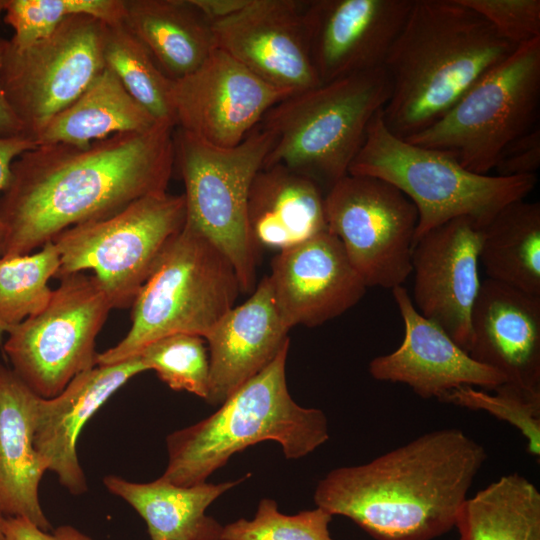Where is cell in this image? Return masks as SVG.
I'll return each instance as SVG.
<instances>
[{
    "label": "cell",
    "mask_w": 540,
    "mask_h": 540,
    "mask_svg": "<svg viewBox=\"0 0 540 540\" xmlns=\"http://www.w3.org/2000/svg\"><path fill=\"white\" fill-rule=\"evenodd\" d=\"M175 127L158 122L88 146L37 145L12 164L0 194V258L32 253L64 230L167 190Z\"/></svg>",
    "instance_id": "1"
},
{
    "label": "cell",
    "mask_w": 540,
    "mask_h": 540,
    "mask_svg": "<svg viewBox=\"0 0 540 540\" xmlns=\"http://www.w3.org/2000/svg\"><path fill=\"white\" fill-rule=\"evenodd\" d=\"M487 456L461 429L429 431L367 463L329 471L314 501L375 540H432L454 527Z\"/></svg>",
    "instance_id": "2"
},
{
    "label": "cell",
    "mask_w": 540,
    "mask_h": 540,
    "mask_svg": "<svg viewBox=\"0 0 540 540\" xmlns=\"http://www.w3.org/2000/svg\"><path fill=\"white\" fill-rule=\"evenodd\" d=\"M516 48L460 0H413L383 65L384 125L401 139L427 129Z\"/></svg>",
    "instance_id": "3"
},
{
    "label": "cell",
    "mask_w": 540,
    "mask_h": 540,
    "mask_svg": "<svg viewBox=\"0 0 540 540\" xmlns=\"http://www.w3.org/2000/svg\"><path fill=\"white\" fill-rule=\"evenodd\" d=\"M289 344L209 417L166 438L168 464L161 477L178 486L206 482L230 457L275 441L288 459L302 458L329 439L325 413L291 397L286 381Z\"/></svg>",
    "instance_id": "4"
},
{
    "label": "cell",
    "mask_w": 540,
    "mask_h": 540,
    "mask_svg": "<svg viewBox=\"0 0 540 540\" xmlns=\"http://www.w3.org/2000/svg\"><path fill=\"white\" fill-rule=\"evenodd\" d=\"M390 91L382 67L284 98L259 123L274 136L262 168L283 165L327 192L348 174L371 119L385 106Z\"/></svg>",
    "instance_id": "5"
},
{
    "label": "cell",
    "mask_w": 540,
    "mask_h": 540,
    "mask_svg": "<svg viewBox=\"0 0 540 540\" xmlns=\"http://www.w3.org/2000/svg\"><path fill=\"white\" fill-rule=\"evenodd\" d=\"M381 110L371 119L348 174L376 177L403 192L418 211L415 241L458 217H469L483 228L501 209L523 200L535 188L536 175L477 174L449 151L393 135L384 125Z\"/></svg>",
    "instance_id": "6"
},
{
    "label": "cell",
    "mask_w": 540,
    "mask_h": 540,
    "mask_svg": "<svg viewBox=\"0 0 540 540\" xmlns=\"http://www.w3.org/2000/svg\"><path fill=\"white\" fill-rule=\"evenodd\" d=\"M240 293L229 259L186 220L134 299L128 333L98 353L96 365L137 356L148 344L173 334L205 338Z\"/></svg>",
    "instance_id": "7"
},
{
    "label": "cell",
    "mask_w": 540,
    "mask_h": 540,
    "mask_svg": "<svg viewBox=\"0 0 540 540\" xmlns=\"http://www.w3.org/2000/svg\"><path fill=\"white\" fill-rule=\"evenodd\" d=\"M175 162L184 182L187 221L233 265L242 293L256 287L258 251L247 223L251 183L274 144L259 124L238 145L221 148L175 128Z\"/></svg>",
    "instance_id": "8"
},
{
    "label": "cell",
    "mask_w": 540,
    "mask_h": 540,
    "mask_svg": "<svg viewBox=\"0 0 540 540\" xmlns=\"http://www.w3.org/2000/svg\"><path fill=\"white\" fill-rule=\"evenodd\" d=\"M540 37L519 45L436 123L404 139L454 154L471 172L489 174L503 149L539 125Z\"/></svg>",
    "instance_id": "9"
},
{
    "label": "cell",
    "mask_w": 540,
    "mask_h": 540,
    "mask_svg": "<svg viewBox=\"0 0 540 540\" xmlns=\"http://www.w3.org/2000/svg\"><path fill=\"white\" fill-rule=\"evenodd\" d=\"M186 219L184 194L165 190L103 219L70 227L52 241L60 255L55 277L93 270L113 308H129Z\"/></svg>",
    "instance_id": "10"
},
{
    "label": "cell",
    "mask_w": 540,
    "mask_h": 540,
    "mask_svg": "<svg viewBox=\"0 0 540 540\" xmlns=\"http://www.w3.org/2000/svg\"><path fill=\"white\" fill-rule=\"evenodd\" d=\"M111 309L94 276L61 277L45 308L8 331L4 351L12 370L39 397H55L96 366V337Z\"/></svg>",
    "instance_id": "11"
},
{
    "label": "cell",
    "mask_w": 540,
    "mask_h": 540,
    "mask_svg": "<svg viewBox=\"0 0 540 540\" xmlns=\"http://www.w3.org/2000/svg\"><path fill=\"white\" fill-rule=\"evenodd\" d=\"M106 29L99 19L73 15L29 46L16 47L7 40L0 78L26 138L35 141L105 69Z\"/></svg>",
    "instance_id": "12"
},
{
    "label": "cell",
    "mask_w": 540,
    "mask_h": 540,
    "mask_svg": "<svg viewBox=\"0 0 540 540\" xmlns=\"http://www.w3.org/2000/svg\"><path fill=\"white\" fill-rule=\"evenodd\" d=\"M328 231L367 287L393 289L411 274L414 203L385 180L347 174L325 193Z\"/></svg>",
    "instance_id": "13"
},
{
    "label": "cell",
    "mask_w": 540,
    "mask_h": 540,
    "mask_svg": "<svg viewBox=\"0 0 540 540\" xmlns=\"http://www.w3.org/2000/svg\"><path fill=\"white\" fill-rule=\"evenodd\" d=\"M286 97L215 48L197 70L173 81L176 128L207 144L231 148Z\"/></svg>",
    "instance_id": "14"
},
{
    "label": "cell",
    "mask_w": 540,
    "mask_h": 540,
    "mask_svg": "<svg viewBox=\"0 0 540 540\" xmlns=\"http://www.w3.org/2000/svg\"><path fill=\"white\" fill-rule=\"evenodd\" d=\"M481 239L480 226L469 217H458L418 238L411 258L415 308L467 353L471 313L481 286Z\"/></svg>",
    "instance_id": "15"
},
{
    "label": "cell",
    "mask_w": 540,
    "mask_h": 540,
    "mask_svg": "<svg viewBox=\"0 0 540 540\" xmlns=\"http://www.w3.org/2000/svg\"><path fill=\"white\" fill-rule=\"evenodd\" d=\"M413 0H307L303 22L320 84L382 68Z\"/></svg>",
    "instance_id": "16"
},
{
    "label": "cell",
    "mask_w": 540,
    "mask_h": 540,
    "mask_svg": "<svg viewBox=\"0 0 540 540\" xmlns=\"http://www.w3.org/2000/svg\"><path fill=\"white\" fill-rule=\"evenodd\" d=\"M306 4L249 0L238 12L212 23L216 48L287 97L319 86L305 35Z\"/></svg>",
    "instance_id": "17"
},
{
    "label": "cell",
    "mask_w": 540,
    "mask_h": 540,
    "mask_svg": "<svg viewBox=\"0 0 540 540\" xmlns=\"http://www.w3.org/2000/svg\"><path fill=\"white\" fill-rule=\"evenodd\" d=\"M278 313L290 330L315 327L356 305L366 284L329 231L278 252L268 275Z\"/></svg>",
    "instance_id": "18"
},
{
    "label": "cell",
    "mask_w": 540,
    "mask_h": 540,
    "mask_svg": "<svg viewBox=\"0 0 540 540\" xmlns=\"http://www.w3.org/2000/svg\"><path fill=\"white\" fill-rule=\"evenodd\" d=\"M391 290L404 337L393 352L370 361L368 371L375 380L405 384L421 398L437 400L461 386L494 390L506 383L502 374L474 360L441 327L422 316L403 286Z\"/></svg>",
    "instance_id": "19"
},
{
    "label": "cell",
    "mask_w": 540,
    "mask_h": 540,
    "mask_svg": "<svg viewBox=\"0 0 540 540\" xmlns=\"http://www.w3.org/2000/svg\"><path fill=\"white\" fill-rule=\"evenodd\" d=\"M469 355L540 400V295L486 279L471 313Z\"/></svg>",
    "instance_id": "20"
},
{
    "label": "cell",
    "mask_w": 540,
    "mask_h": 540,
    "mask_svg": "<svg viewBox=\"0 0 540 540\" xmlns=\"http://www.w3.org/2000/svg\"><path fill=\"white\" fill-rule=\"evenodd\" d=\"M148 368L140 355L96 365L75 376L52 398L39 397L33 444L47 470L72 495L84 494L87 479L77 454V441L86 422L124 384Z\"/></svg>",
    "instance_id": "21"
},
{
    "label": "cell",
    "mask_w": 540,
    "mask_h": 540,
    "mask_svg": "<svg viewBox=\"0 0 540 540\" xmlns=\"http://www.w3.org/2000/svg\"><path fill=\"white\" fill-rule=\"evenodd\" d=\"M288 332L276 308L269 277L265 276L249 298L230 309L204 338L210 362L206 401L222 404L262 371L290 344Z\"/></svg>",
    "instance_id": "22"
},
{
    "label": "cell",
    "mask_w": 540,
    "mask_h": 540,
    "mask_svg": "<svg viewBox=\"0 0 540 540\" xmlns=\"http://www.w3.org/2000/svg\"><path fill=\"white\" fill-rule=\"evenodd\" d=\"M38 399L12 369L0 364V512L49 531L39 500L40 481L48 470L33 444Z\"/></svg>",
    "instance_id": "23"
},
{
    "label": "cell",
    "mask_w": 540,
    "mask_h": 540,
    "mask_svg": "<svg viewBox=\"0 0 540 540\" xmlns=\"http://www.w3.org/2000/svg\"><path fill=\"white\" fill-rule=\"evenodd\" d=\"M247 223L257 251L290 249L328 231L325 193L283 165L261 168L249 189Z\"/></svg>",
    "instance_id": "24"
},
{
    "label": "cell",
    "mask_w": 540,
    "mask_h": 540,
    "mask_svg": "<svg viewBox=\"0 0 540 540\" xmlns=\"http://www.w3.org/2000/svg\"><path fill=\"white\" fill-rule=\"evenodd\" d=\"M234 481L178 486L163 477L148 483L131 482L116 475L104 477L107 490L126 501L145 521L150 540H220L223 526L206 514Z\"/></svg>",
    "instance_id": "25"
},
{
    "label": "cell",
    "mask_w": 540,
    "mask_h": 540,
    "mask_svg": "<svg viewBox=\"0 0 540 540\" xmlns=\"http://www.w3.org/2000/svg\"><path fill=\"white\" fill-rule=\"evenodd\" d=\"M122 24L173 81L197 70L216 48L212 23L193 0H124Z\"/></svg>",
    "instance_id": "26"
},
{
    "label": "cell",
    "mask_w": 540,
    "mask_h": 540,
    "mask_svg": "<svg viewBox=\"0 0 540 540\" xmlns=\"http://www.w3.org/2000/svg\"><path fill=\"white\" fill-rule=\"evenodd\" d=\"M158 121L124 88L108 67L36 138L37 145L89 144L119 133L141 132Z\"/></svg>",
    "instance_id": "27"
},
{
    "label": "cell",
    "mask_w": 540,
    "mask_h": 540,
    "mask_svg": "<svg viewBox=\"0 0 540 540\" xmlns=\"http://www.w3.org/2000/svg\"><path fill=\"white\" fill-rule=\"evenodd\" d=\"M460 540H540V492L525 476L504 475L461 505Z\"/></svg>",
    "instance_id": "28"
},
{
    "label": "cell",
    "mask_w": 540,
    "mask_h": 540,
    "mask_svg": "<svg viewBox=\"0 0 540 540\" xmlns=\"http://www.w3.org/2000/svg\"><path fill=\"white\" fill-rule=\"evenodd\" d=\"M479 259L488 279L540 295V204L518 200L482 228Z\"/></svg>",
    "instance_id": "29"
},
{
    "label": "cell",
    "mask_w": 540,
    "mask_h": 540,
    "mask_svg": "<svg viewBox=\"0 0 540 540\" xmlns=\"http://www.w3.org/2000/svg\"><path fill=\"white\" fill-rule=\"evenodd\" d=\"M104 61L127 92L158 122L176 128L173 80L158 67L145 46L121 23L107 25Z\"/></svg>",
    "instance_id": "30"
},
{
    "label": "cell",
    "mask_w": 540,
    "mask_h": 540,
    "mask_svg": "<svg viewBox=\"0 0 540 540\" xmlns=\"http://www.w3.org/2000/svg\"><path fill=\"white\" fill-rule=\"evenodd\" d=\"M59 267L60 255L52 241L36 253L0 258V320L9 330L45 308L53 292L48 281Z\"/></svg>",
    "instance_id": "31"
},
{
    "label": "cell",
    "mask_w": 540,
    "mask_h": 540,
    "mask_svg": "<svg viewBox=\"0 0 540 540\" xmlns=\"http://www.w3.org/2000/svg\"><path fill=\"white\" fill-rule=\"evenodd\" d=\"M4 21L14 29L10 42L26 47L51 34L66 18L87 15L121 24L124 0H6Z\"/></svg>",
    "instance_id": "32"
},
{
    "label": "cell",
    "mask_w": 540,
    "mask_h": 540,
    "mask_svg": "<svg viewBox=\"0 0 540 540\" xmlns=\"http://www.w3.org/2000/svg\"><path fill=\"white\" fill-rule=\"evenodd\" d=\"M148 370L172 390L186 391L204 400L209 394L210 362L205 339L192 334L160 338L138 354Z\"/></svg>",
    "instance_id": "33"
},
{
    "label": "cell",
    "mask_w": 540,
    "mask_h": 540,
    "mask_svg": "<svg viewBox=\"0 0 540 540\" xmlns=\"http://www.w3.org/2000/svg\"><path fill=\"white\" fill-rule=\"evenodd\" d=\"M332 517L320 507L285 515L276 501L264 498L252 519L223 526L220 540H335L329 531Z\"/></svg>",
    "instance_id": "34"
},
{
    "label": "cell",
    "mask_w": 540,
    "mask_h": 540,
    "mask_svg": "<svg viewBox=\"0 0 540 540\" xmlns=\"http://www.w3.org/2000/svg\"><path fill=\"white\" fill-rule=\"evenodd\" d=\"M495 394L471 386L455 388L438 400L459 407L482 410L517 428L527 442L528 452L540 456V400L532 399L503 384Z\"/></svg>",
    "instance_id": "35"
},
{
    "label": "cell",
    "mask_w": 540,
    "mask_h": 540,
    "mask_svg": "<svg viewBox=\"0 0 540 540\" xmlns=\"http://www.w3.org/2000/svg\"><path fill=\"white\" fill-rule=\"evenodd\" d=\"M518 47L540 37L539 0H460Z\"/></svg>",
    "instance_id": "36"
},
{
    "label": "cell",
    "mask_w": 540,
    "mask_h": 540,
    "mask_svg": "<svg viewBox=\"0 0 540 540\" xmlns=\"http://www.w3.org/2000/svg\"><path fill=\"white\" fill-rule=\"evenodd\" d=\"M540 167V125L509 143L494 167L502 177L536 175Z\"/></svg>",
    "instance_id": "37"
},
{
    "label": "cell",
    "mask_w": 540,
    "mask_h": 540,
    "mask_svg": "<svg viewBox=\"0 0 540 540\" xmlns=\"http://www.w3.org/2000/svg\"><path fill=\"white\" fill-rule=\"evenodd\" d=\"M4 538L5 540H94L71 525H61L49 532L22 517H6Z\"/></svg>",
    "instance_id": "38"
},
{
    "label": "cell",
    "mask_w": 540,
    "mask_h": 540,
    "mask_svg": "<svg viewBox=\"0 0 540 540\" xmlns=\"http://www.w3.org/2000/svg\"><path fill=\"white\" fill-rule=\"evenodd\" d=\"M36 146L35 141L23 136L0 138V194L9 182L13 162L24 152ZM1 237L2 227L0 224V241Z\"/></svg>",
    "instance_id": "39"
},
{
    "label": "cell",
    "mask_w": 540,
    "mask_h": 540,
    "mask_svg": "<svg viewBox=\"0 0 540 540\" xmlns=\"http://www.w3.org/2000/svg\"><path fill=\"white\" fill-rule=\"evenodd\" d=\"M6 43L7 39L0 36V72ZM18 136L25 137L23 127L6 99L0 78V138Z\"/></svg>",
    "instance_id": "40"
},
{
    "label": "cell",
    "mask_w": 540,
    "mask_h": 540,
    "mask_svg": "<svg viewBox=\"0 0 540 540\" xmlns=\"http://www.w3.org/2000/svg\"><path fill=\"white\" fill-rule=\"evenodd\" d=\"M193 2L206 18L214 23L238 12L249 0H193Z\"/></svg>",
    "instance_id": "41"
},
{
    "label": "cell",
    "mask_w": 540,
    "mask_h": 540,
    "mask_svg": "<svg viewBox=\"0 0 540 540\" xmlns=\"http://www.w3.org/2000/svg\"><path fill=\"white\" fill-rule=\"evenodd\" d=\"M6 517L0 512V540H5L4 538V523Z\"/></svg>",
    "instance_id": "42"
},
{
    "label": "cell",
    "mask_w": 540,
    "mask_h": 540,
    "mask_svg": "<svg viewBox=\"0 0 540 540\" xmlns=\"http://www.w3.org/2000/svg\"><path fill=\"white\" fill-rule=\"evenodd\" d=\"M9 327L0 320V343L2 342L3 335L8 333Z\"/></svg>",
    "instance_id": "43"
},
{
    "label": "cell",
    "mask_w": 540,
    "mask_h": 540,
    "mask_svg": "<svg viewBox=\"0 0 540 540\" xmlns=\"http://www.w3.org/2000/svg\"><path fill=\"white\" fill-rule=\"evenodd\" d=\"M5 6H6V0H0V18H1L2 13L5 11Z\"/></svg>",
    "instance_id": "44"
}]
</instances>
